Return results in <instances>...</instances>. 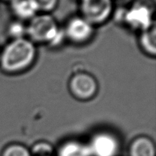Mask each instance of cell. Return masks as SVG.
<instances>
[{"mask_svg": "<svg viewBox=\"0 0 156 156\" xmlns=\"http://www.w3.org/2000/svg\"><path fill=\"white\" fill-rule=\"evenodd\" d=\"M36 57V48L30 40L13 39L0 53V65L8 73H18L28 68Z\"/></svg>", "mask_w": 156, "mask_h": 156, "instance_id": "1", "label": "cell"}, {"mask_svg": "<svg viewBox=\"0 0 156 156\" xmlns=\"http://www.w3.org/2000/svg\"><path fill=\"white\" fill-rule=\"evenodd\" d=\"M129 156H155V144L148 137H139L131 143Z\"/></svg>", "mask_w": 156, "mask_h": 156, "instance_id": "8", "label": "cell"}, {"mask_svg": "<svg viewBox=\"0 0 156 156\" xmlns=\"http://www.w3.org/2000/svg\"><path fill=\"white\" fill-rule=\"evenodd\" d=\"M57 156H91L88 144L71 140L60 146Z\"/></svg>", "mask_w": 156, "mask_h": 156, "instance_id": "10", "label": "cell"}, {"mask_svg": "<svg viewBox=\"0 0 156 156\" xmlns=\"http://www.w3.org/2000/svg\"><path fill=\"white\" fill-rule=\"evenodd\" d=\"M38 12L48 13L56 7L59 0H31Z\"/></svg>", "mask_w": 156, "mask_h": 156, "instance_id": "13", "label": "cell"}, {"mask_svg": "<svg viewBox=\"0 0 156 156\" xmlns=\"http://www.w3.org/2000/svg\"><path fill=\"white\" fill-rule=\"evenodd\" d=\"M88 146L91 156H117L120 150L118 139L108 132L94 134Z\"/></svg>", "mask_w": 156, "mask_h": 156, "instance_id": "4", "label": "cell"}, {"mask_svg": "<svg viewBox=\"0 0 156 156\" xmlns=\"http://www.w3.org/2000/svg\"><path fill=\"white\" fill-rule=\"evenodd\" d=\"M31 152L32 156H51L52 148L47 143H41L34 146Z\"/></svg>", "mask_w": 156, "mask_h": 156, "instance_id": "14", "label": "cell"}, {"mask_svg": "<svg viewBox=\"0 0 156 156\" xmlns=\"http://www.w3.org/2000/svg\"><path fill=\"white\" fill-rule=\"evenodd\" d=\"M26 33V27L20 22H15L9 27V34L13 37V39L23 37Z\"/></svg>", "mask_w": 156, "mask_h": 156, "instance_id": "15", "label": "cell"}, {"mask_svg": "<svg viewBox=\"0 0 156 156\" xmlns=\"http://www.w3.org/2000/svg\"><path fill=\"white\" fill-rule=\"evenodd\" d=\"M69 88L75 97L82 100H87L96 94L98 84L91 76L80 73L72 78L69 82Z\"/></svg>", "mask_w": 156, "mask_h": 156, "instance_id": "6", "label": "cell"}, {"mask_svg": "<svg viewBox=\"0 0 156 156\" xmlns=\"http://www.w3.org/2000/svg\"><path fill=\"white\" fill-rule=\"evenodd\" d=\"M65 33L73 42L83 43L91 37L94 33V25L82 17H76L68 22Z\"/></svg>", "mask_w": 156, "mask_h": 156, "instance_id": "7", "label": "cell"}, {"mask_svg": "<svg viewBox=\"0 0 156 156\" xmlns=\"http://www.w3.org/2000/svg\"><path fill=\"white\" fill-rule=\"evenodd\" d=\"M114 9L112 0H81L82 17L91 24H101L111 15Z\"/></svg>", "mask_w": 156, "mask_h": 156, "instance_id": "3", "label": "cell"}, {"mask_svg": "<svg viewBox=\"0 0 156 156\" xmlns=\"http://www.w3.org/2000/svg\"><path fill=\"white\" fill-rule=\"evenodd\" d=\"M29 40L34 43H53L59 39L61 32L54 18L48 13L37 14L26 27Z\"/></svg>", "mask_w": 156, "mask_h": 156, "instance_id": "2", "label": "cell"}, {"mask_svg": "<svg viewBox=\"0 0 156 156\" xmlns=\"http://www.w3.org/2000/svg\"><path fill=\"white\" fill-rule=\"evenodd\" d=\"M140 44L145 52L155 55L156 53V31L154 24L150 28L143 30L140 37Z\"/></svg>", "mask_w": 156, "mask_h": 156, "instance_id": "11", "label": "cell"}, {"mask_svg": "<svg viewBox=\"0 0 156 156\" xmlns=\"http://www.w3.org/2000/svg\"><path fill=\"white\" fill-rule=\"evenodd\" d=\"M2 156H32L29 149L19 144L10 145L3 150Z\"/></svg>", "mask_w": 156, "mask_h": 156, "instance_id": "12", "label": "cell"}, {"mask_svg": "<svg viewBox=\"0 0 156 156\" xmlns=\"http://www.w3.org/2000/svg\"><path fill=\"white\" fill-rule=\"evenodd\" d=\"M12 10L16 17L21 20H29L33 18L37 10L31 0H15L10 3Z\"/></svg>", "mask_w": 156, "mask_h": 156, "instance_id": "9", "label": "cell"}, {"mask_svg": "<svg viewBox=\"0 0 156 156\" xmlns=\"http://www.w3.org/2000/svg\"><path fill=\"white\" fill-rule=\"evenodd\" d=\"M4 1H6V2H9V3H12V2H14V1H15V0H4Z\"/></svg>", "mask_w": 156, "mask_h": 156, "instance_id": "16", "label": "cell"}, {"mask_svg": "<svg viewBox=\"0 0 156 156\" xmlns=\"http://www.w3.org/2000/svg\"><path fill=\"white\" fill-rule=\"evenodd\" d=\"M150 7L142 2L134 3L125 14V21L132 27L146 30L154 25Z\"/></svg>", "mask_w": 156, "mask_h": 156, "instance_id": "5", "label": "cell"}]
</instances>
